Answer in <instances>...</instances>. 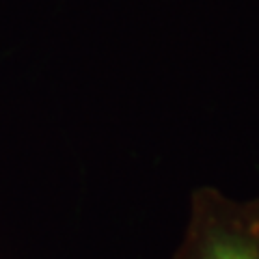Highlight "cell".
Segmentation results:
<instances>
[{"mask_svg": "<svg viewBox=\"0 0 259 259\" xmlns=\"http://www.w3.org/2000/svg\"><path fill=\"white\" fill-rule=\"evenodd\" d=\"M173 259H259V197L229 199L212 186L192 190Z\"/></svg>", "mask_w": 259, "mask_h": 259, "instance_id": "6da1fadb", "label": "cell"}]
</instances>
